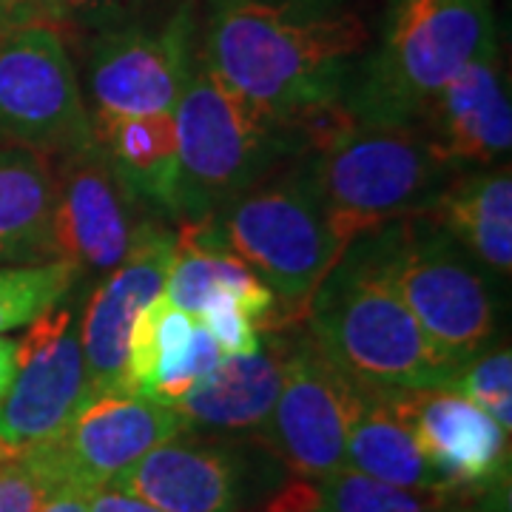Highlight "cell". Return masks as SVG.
<instances>
[{
    "label": "cell",
    "mask_w": 512,
    "mask_h": 512,
    "mask_svg": "<svg viewBox=\"0 0 512 512\" xmlns=\"http://www.w3.org/2000/svg\"><path fill=\"white\" fill-rule=\"evenodd\" d=\"M171 117L180 148L183 222L211 220L274 168L302 154V140L293 131L245 109L205 69L200 55Z\"/></svg>",
    "instance_id": "8992f818"
},
{
    "label": "cell",
    "mask_w": 512,
    "mask_h": 512,
    "mask_svg": "<svg viewBox=\"0 0 512 512\" xmlns=\"http://www.w3.org/2000/svg\"><path fill=\"white\" fill-rule=\"evenodd\" d=\"M15 345L18 373L0 404V456H23L55 439L89 402L74 302L37 316Z\"/></svg>",
    "instance_id": "8fae6325"
},
{
    "label": "cell",
    "mask_w": 512,
    "mask_h": 512,
    "mask_svg": "<svg viewBox=\"0 0 512 512\" xmlns=\"http://www.w3.org/2000/svg\"><path fill=\"white\" fill-rule=\"evenodd\" d=\"M37 512H89V493L74 484H57L43 495Z\"/></svg>",
    "instance_id": "1f68e13d"
},
{
    "label": "cell",
    "mask_w": 512,
    "mask_h": 512,
    "mask_svg": "<svg viewBox=\"0 0 512 512\" xmlns=\"http://www.w3.org/2000/svg\"><path fill=\"white\" fill-rule=\"evenodd\" d=\"M83 282L66 259L43 265H0V333L32 325L37 316L66 302Z\"/></svg>",
    "instance_id": "cb8c5ba5"
},
{
    "label": "cell",
    "mask_w": 512,
    "mask_h": 512,
    "mask_svg": "<svg viewBox=\"0 0 512 512\" xmlns=\"http://www.w3.org/2000/svg\"><path fill=\"white\" fill-rule=\"evenodd\" d=\"M185 430L174 407L128 393H106L83 404L74 419L43 441L26 458L35 464L46 487L74 484L86 493L109 487L137 458Z\"/></svg>",
    "instance_id": "7c38bea8"
},
{
    "label": "cell",
    "mask_w": 512,
    "mask_h": 512,
    "mask_svg": "<svg viewBox=\"0 0 512 512\" xmlns=\"http://www.w3.org/2000/svg\"><path fill=\"white\" fill-rule=\"evenodd\" d=\"M89 512H163L134 495L120 493L114 487H97L89 493Z\"/></svg>",
    "instance_id": "f546056e"
},
{
    "label": "cell",
    "mask_w": 512,
    "mask_h": 512,
    "mask_svg": "<svg viewBox=\"0 0 512 512\" xmlns=\"http://www.w3.org/2000/svg\"><path fill=\"white\" fill-rule=\"evenodd\" d=\"M416 126L453 168H484L510 154L512 106L501 46L476 57L419 114Z\"/></svg>",
    "instance_id": "e0dca14e"
},
{
    "label": "cell",
    "mask_w": 512,
    "mask_h": 512,
    "mask_svg": "<svg viewBox=\"0 0 512 512\" xmlns=\"http://www.w3.org/2000/svg\"><path fill=\"white\" fill-rule=\"evenodd\" d=\"M15 373H18V345L15 339L0 336V404L15 382Z\"/></svg>",
    "instance_id": "d6a6232c"
},
{
    "label": "cell",
    "mask_w": 512,
    "mask_h": 512,
    "mask_svg": "<svg viewBox=\"0 0 512 512\" xmlns=\"http://www.w3.org/2000/svg\"><path fill=\"white\" fill-rule=\"evenodd\" d=\"M174 239L177 234L165 220H151L120 265L92 285L86 308L77 316L89 399L123 390L128 336L137 316L163 293Z\"/></svg>",
    "instance_id": "9a60e30c"
},
{
    "label": "cell",
    "mask_w": 512,
    "mask_h": 512,
    "mask_svg": "<svg viewBox=\"0 0 512 512\" xmlns=\"http://www.w3.org/2000/svg\"><path fill=\"white\" fill-rule=\"evenodd\" d=\"M359 382L330 359L308 328L288 333L285 379L256 441L293 476L322 481L345 467Z\"/></svg>",
    "instance_id": "30bf717a"
},
{
    "label": "cell",
    "mask_w": 512,
    "mask_h": 512,
    "mask_svg": "<svg viewBox=\"0 0 512 512\" xmlns=\"http://www.w3.org/2000/svg\"><path fill=\"white\" fill-rule=\"evenodd\" d=\"M92 140V109L63 32L49 23L3 32L0 143L55 160Z\"/></svg>",
    "instance_id": "9c48e42d"
},
{
    "label": "cell",
    "mask_w": 512,
    "mask_h": 512,
    "mask_svg": "<svg viewBox=\"0 0 512 512\" xmlns=\"http://www.w3.org/2000/svg\"><path fill=\"white\" fill-rule=\"evenodd\" d=\"M35 23H46L37 0H0V35Z\"/></svg>",
    "instance_id": "4dcf8cb0"
},
{
    "label": "cell",
    "mask_w": 512,
    "mask_h": 512,
    "mask_svg": "<svg viewBox=\"0 0 512 512\" xmlns=\"http://www.w3.org/2000/svg\"><path fill=\"white\" fill-rule=\"evenodd\" d=\"M49 493L35 464L23 456H0V512H37Z\"/></svg>",
    "instance_id": "83f0119b"
},
{
    "label": "cell",
    "mask_w": 512,
    "mask_h": 512,
    "mask_svg": "<svg viewBox=\"0 0 512 512\" xmlns=\"http://www.w3.org/2000/svg\"><path fill=\"white\" fill-rule=\"evenodd\" d=\"M319 484L316 512H464L470 495L419 493L342 467Z\"/></svg>",
    "instance_id": "603a6c76"
},
{
    "label": "cell",
    "mask_w": 512,
    "mask_h": 512,
    "mask_svg": "<svg viewBox=\"0 0 512 512\" xmlns=\"http://www.w3.org/2000/svg\"><path fill=\"white\" fill-rule=\"evenodd\" d=\"M319 510V484L311 478H293L282 490H276L265 512H316Z\"/></svg>",
    "instance_id": "f1b7e54d"
},
{
    "label": "cell",
    "mask_w": 512,
    "mask_h": 512,
    "mask_svg": "<svg viewBox=\"0 0 512 512\" xmlns=\"http://www.w3.org/2000/svg\"><path fill=\"white\" fill-rule=\"evenodd\" d=\"M299 134L342 248L384 225L427 214L458 171L433 151L416 123H365L345 103L308 117Z\"/></svg>",
    "instance_id": "7a4b0ae2"
},
{
    "label": "cell",
    "mask_w": 512,
    "mask_h": 512,
    "mask_svg": "<svg viewBox=\"0 0 512 512\" xmlns=\"http://www.w3.org/2000/svg\"><path fill=\"white\" fill-rule=\"evenodd\" d=\"M288 330H265L248 356H225L185 399L174 404L185 430L237 436L259 433L274 410L285 379Z\"/></svg>",
    "instance_id": "ac0fdd59"
},
{
    "label": "cell",
    "mask_w": 512,
    "mask_h": 512,
    "mask_svg": "<svg viewBox=\"0 0 512 512\" xmlns=\"http://www.w3.org/2000/svg\"><path fill=\"white\" fill-rule=\"evenodd\" d=\"M49 163L57 256L72 262L83 279L97 282L120 265L148 222L160 217L128 191L94 140Z\"/></svg>",
    "instance_id": "4fadbf2b"
},
{
    "label": "cell",
    "mask_w": 512,
    "mask_h": 512,
    "mask_svg": "<svg viewBox=\"0 0 512 512\" xmlns=\"http://www.w3.org/2000/svg\"><path fill=\"white\" fill-rule=\"evenodd\" d=\"M493 46L495 0H387L379 40L350 77L345 109L365 123H416Z\"/></svg>",
    "instance_id": "277c9868"
},
{
    "label": "cell",
    "mask_w": 512,
    "mask_h": 512,
    "mask_svg": "<svg viewBox=\"0 0 512 512\" xmlns=\"http://www.w3.org/2000/svg\"><path fill=\"white\" fill-rule=\"evenodd\" d=\"M308 333L356 382L384 390L447 387L458 365L441 353L384 274L373 237L353 239L313 291Z\"/></svg>",
    "instance_id": "3957f363"
},
{
    "label": "cell",
    "mask_w": 512,
    "mask_h": 512,
    "mask_svg": "<svg viewBox=\"0 0 512 512\" xmlns=\"http://www.w3.org/2000/svg\"><path fill=\"white\" fill-rule=\"evenodd\" d=\"M55 248V177L35 151L0 143V265H43Z\"/></svg>",
    "instance_id": "44dd1931"
},
{
    "label": "cell",
    "mask_w": 512,
    "mask_h": 512,
    "mask_svg": "<svg viewBox=\"0 0 512 512\" xmlns=\"http://www.w3.org/2000/svg\"><path fill=\"white\" fill-rule=\"evenodd\" d=\"M430 220L456 239L493 276L512 271V174L510 165L487 171L458 168L427 208Z\"/></svg>",
    "instance_id": "ffe728a7"
},
{
    "label": "cell",
    "mask_w": 512,
    "mask_h": 512,
    "mask_svg": "<svg viewBox=\"0 0 512 512\" xmlns=\"http://www.w3.org/2000/svg\"><path fill=\"white\" fill-rule=\"evenodd\" d=\"M92 134L137 200L160 220L183 222L180 148L171 114H106L92 111Z\"/></svg>",
    "instance_id": "d6986e66"
},
{
    "label": "cell",
    "mask_w": 512,
    "mask_h": 512,
    "mask_svg": "<svg viewBox=\"0 0 512 512\" xmlns=\"http://www.w3.org/2000/svg\"><path fill=\"white\" fill-rule=\"evenodd\" d=\"M447 387L478 404L512 433V353L507 342H493L473 359H467Z\"/></svg>",
    "instance_id": "d4e9b609"
},
{
    "label": "cell",
    "mask_w": 512,
    "mask_h": 512,
    "mask_svg": "<svg viewBox=\"0 0 512 512\" xmlns=\"http://www.w3.org/2000/svg\"><path fill=\"white\" fill-rule=\"evenodd\" d=\"M350 0H211L197 55L256 117L293 131L345 103L367 49Z\"/></svg>",
    "instance_id": "6da1fadb"
},
{
    "label": "cell",
    "mask_w": 512,
    "mask_h": 512,
    "mask_svg": "<svg viewBox=\"0 0 512 512\" xmlns=\"http://www.w3.org/2000/svg\"><path fill=\"white\" fill-rule=\"evenodd\" d=\"M194 60L197 9L194 0H177L165 15L86 35L80 86L92 111L174 114Z\"/></svg>",
    "instance_id": "ba28073f"
},
{
    "label": "cell",
    "mask_w": 512,
    "mask_h": 512,
    "mask_svg": "<svg viewBox=\"0 0 512 512\" xmlns=\"http://www.w3.org/2000/svg\"><path fill=\"white\" fill-rule=\"evenodd\" d=\"M345 467L404 490L450 495L424 461L413 430L399 416L384 387L359 382V404L350 421Z\"/></svg>",
    "instance_id": "7402d4cb"
},
{
    "label": "cell",
    "mask_w": 512,
    "mask_h": 512,
    "mask_svg": "<svg viewBox=\"0 0 512 512\" xmlns=\"http://www.w3.org/2000/svg\"><path fill=\"white\" fill-rule=\"evenodd\" d=\"M197 322L211 333L222 356H248L262 345L256 319L231 293H211L197 311Z\"/></svg>",
    "instance_id": "4316f807"
},
{
    "label": "cell",
    "mask_w": 512,
    "mask_h": 512,
    "mask_svg": "<svg viewBox=\"0 0 512 512\" xmlns=\"http://www.w3.org/2000/svg\"><path fill=\"white\" fill-rule=\"evenodd\" d=\"M109 487L163 512H242L251 498V461L234 444L180 433L137 458Z\"/></svg>",
    "instance_id": "2e32d148"
},
{
    "label": "cell",
    "mask_w": 512,
    "mask_h": 512,
    "mask_svg": "<svg viewBox=\"0 0 512 512\" xmlns=\"http://www.w3.org/2000/svg\"><path fill=\"white\" fill-rule=\"evenodd\" d=\"M211 222L222 242L274 291L285 325L305 316L313 291L345 254L330 231L305 154L274 168Z\"/></svg>",
    "instance_id": "5b68a950"
},
{
    "label": "cell",
    "mask_w": 512,
    "mask_h": 512,
    "mask_svg": "<svg viewBox=\"0 0 512 512\" xmlns=\"http://www.w3.org/2000/svg\"><path fill=\"white\" fill-rule=\"evenodd\" d=\"M507 504H510V487H498L490 493L470 495L464 504V512H510Z\"/></svg>",
    "instance_id": "836d02e7"
},
{
    "label": "cell",
    "mask_w": 512,
    "mask_h": 512,
    "mask_svg": "<svg viewBox=\"0 0 512 512\" xmlns=\"http://www.w3.org/2000/svg\"><path fill=\"white\" fill-rule=\"evenodd\" d=\"M165 3L168 0H37L49 26L83 37L157 15Z\"/></svg>",
    "instance_id": "484cf974"
},
{
    "label": "cell",
    "mask_w": 512,
    "mask_h": 512,
    "mask_svg": "<svg viewBox=\"0 0 512 512\" xmlns=\"http://www.w3.org/2000/svg\"><path fill=\"white\" fill-rule=\"evenodd\" d=\"M421 456L450 495L510 487V433L450 387L387 390Z\"/></svg>",
    "instance_id": "5bb4252c"
},
{
    "label": "cell",
    "mask_w": 512,
    "mask_h": 512,
    "mask_svg": "<svg viewBox=\"0 0 512 512\" xmlns=\"http://www.w3.org/2000/svg\"><path fill=\"white\" fill-rule=\"evenodd\" d=\"M390 285L436 348L458 367L493 345L498 299L493 276L430 217L370 234Z\"/></svg>",
    "instance_id": "52a82bcc"
}]
</instances>
